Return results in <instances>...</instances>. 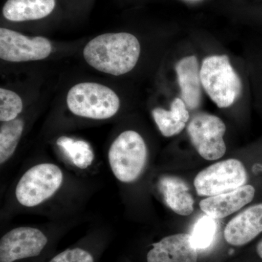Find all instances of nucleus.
Segmentation results:
<instances>
[{"label": "nucleus", "mask_w": 262, "mask_h": 262, "mask_svg": "<svg viewBox=\"0 0 262 262\" xmlns=\"http://www.w3.org/2000/svg\"><path fill=\"white\" fill-rule=\"evenodd\" d=\"M141 46L134 34L107 33L91 39L84 46V60L95 70L120 76L130 72L139 61Z\"/></svg>", "instance_id": "obj_1"}, {"label": "nucleus", "mask_w": 262, "mask_h": 262, "mask_svg": "<svg viewBox=\"0 0 262 262\" xmlns=\"http://www.w3.org/2000/svg\"><path fill=\"white\" fill-rule=\"evenodd\" d=\"M67 103L74 115L93 120L111 118L120 107V100L116 93L96 82H81L71 88Z\"/></svg>", "instance_id": "obj_2"}, {"label": "nucleus", "mask_w": 262, "mask_h": 262, "mask_svg": "<svg viewBox=\"0 0 262 262\" xmlns=\"http://www.w3.org/2000/svg\"><path fill=\"white\" fill-rule=\"evenodd\" d=\"M202 85L220 108H227L239 97L243 85L228 56H211L203 60L201 69Z\"/></svg>", "instance_id": "obj_3"}, {"label": "nucleus", "mask_w": 262, "mask_h": 262, "mask_svg": "<svg viewBox=\"0 0 262 262\" xmlns=\"http://www.w3.org/2000/svg\"><path fill=\"white\" fill-rule=\"evenodd\" d=\"M147 147L139 133L125 130L113 141L108 153V164L117 180L135 182L140 177L147 161Z\"/></svg>", "instance_id": "obj_4"}, {"label": "nucleus", "mask_w": 262, "mask_h": 262, "mask_svg": "<svg viewBox=\"0 0 262 262\" xmlns=\"http://www.w3.org/2000/svg\"><path fill=\"white\" fill-rule=\"evenodd\" d=\"M63 181V172L58 165L38 164L22 176L15 188V198L24 207L39 206L56 194Z\"/></svg>", "instance_id": "obj_5"}, {"label": "nucleus", "mask_w": 262, "mask_h": 262, "mask_svg": "<svg viewBox=\"0 0 262 262\" xmlns=\"http://www.w3.org/2000/svg\"><path fill=\"white\" fill-rule=\"evenodd\" d=\"M51 239L41 229L19 227L0 239V262H33L46 254Z\"/></svg>", "instance_id": "obj_6"}, {"label": "nucleus", "mask_w": 262, "mask_h": 262, "mask_svg": "<svg viewBox=\"0 0 262 262\" xmlns=\"http://www.w3.org/2000/svg\"><path fill=\"white\" fill-rule=\"evenodd\" d=\"M247 172L237 159H228L201 170L194 181L198 195L212 196L232 192L245 185Z\"/></svg>", "instance_id": "obj_7"}, {"label": "nucleus", "mask_w": 262, "mask_h": 262, "mask_svg": "<svg viewBox=\"0 0 262 262\" xmlns=\"http://www.w3.org/2000/svg\"><path fill=\"white\" fill-rule=\"evenodd\" d=\"M226 125L220 117L206 113L194 115L187 125L191 142L202 158L220 159L226 152Z\"/></svg>", "instance_id": "obj_8"}, {"label": "nucleus", "mask_w": 262, "mask_h": 262, "mask_svg": "<svg viewBox=\"0 0 262 262\" xmlns=\"http://www.w3.org/2000/svg\"><path fill=\"white\" fill-rule=\"evenodd\" d=\"M51 43L43 37H27L11 29H0V58L9 62L39 61L50 56Z\"/></svg>", "instance_id": "obj_9"}, {"label": "nucleus", "mask_w": 262, "mask_h": 262, "mask_svg": "<svg viewBox=\"0 0 262 262\" xmlns=\"http://www.w3.org/2000/svg\"><path fill=\"white\" fill-rule=\"evenodd\" d=\"M146 262H196L198 249L189 234L167 236L151 245Z\"/></svg>", "instance_id": "obj_10"}, {"label": "nucleus", "mask_w": 262, "mask_h": 262, "mask_svg": "<svg viewBox=\"0 0 262 262\" xmlns=\"http://www.w3.org/2000/svg\"><path fill=\"white\" fill-rule=\"evenodd\" d=\"M262 232V203L249 207L234 217L226 226L224 236L229 244H248Z\"/></svg>", "instance_id": "obj_11"}, {"label": "nucleus", "mask_w": 262, "mask_h": 262, "mask_svg": "<svg viewBox=\"0 0 262 262\" xmlns=\"http://www.w3.org/2000/svg\"><path fill=\"white\" fill-rule=\"evenodd\" d=\"M255 189L244 185L232 192L208 196L200 203L202 211L214 220H220L232 214L253 201Z\"/></svg>", "instance_id": "obj_12"}, {"label": "nucleus", "mask_w": 262, "mask_h": 262, "mask_svg": "<svg viewBox=\"0 0 262 262\" xmlns=\"http://www.w3.org/2000/svg\"><path fill=\"white\" fill-rule=\"evenodd\" d=\"M182 97L191 110L199 107L201 103V80L199 63L196 56L182 58L176 66Z\"/></svg>", "instance_id": "obj_13"}, {"label": "nucleus", "mask_w": 262, "mask_h": 262, "mask_svg": "<svg viewBox=\"0 0 262 262\" xmlns=\"http://www.w3.org/2000/svg\"><path fill=\"white\" fill-rule=\"evenodd\" d=\"M55 6L56 0H8L3 14L10 21L39 20L51 14Z\"/></svg>", "instance_id": "obj_14"}, {"label": "nucleus", "mask_w": 262, "mask_h": 262, "mask_svg": "<svg viewBox=\"0 0 262 262\" xmlns=\"http://www.w3.org/2000/svg\"><path fill=\"white\" fill-rule=\"evenodd\" d=\"M159 187L167 206L181 215L192 214L194 200L184 181L176 177H165L160 179Z\"/></svg>", "instance_id": "obj_15"}, {"label": "nucleus", "mask_w": 262, "mask_h": 262, "mask_svg": "<svg viewBox=\"0 0 262 262\" xmlns=\"http://www.w3.org/2000/svg\"><path fill=\"white\" fill-rule=\"evenodd\" d=\"M155 123L165 137H171L182 132L189 119L187 105L182 98H176L170 110L157 107L151 112Z\"/></svg>", "instance_id": "obj_16"}, {"label": "nucleus", "mask_w": 262, "mask_h": 262, "mask_svg": "<svg viewBox=\"0 0 262 262\" xmlns=\"http://www.w3.org/2000/svg\"><path fill=\"white\" fill-rule=\"evenodd\" d=\"M71 163L80 169H87L92 165L95 158L94 150L83 140H77L67 136H61L56 141Z\"/></svg>", "instance_id": "obj_17"}, {"label": "nucleus", "mask_w": 262, "mask_h": 262, "mask_svg": "<svg viewBox=\"0 0 262 262\" xmlns=\"http://www.w3.org/2000/svg\"><path fill=\"white\" fill-rule=\"evenodd\" d=\"M24 128L22 119L3 122L0 128V164L4 165L14 154Z\"/></svg>", "instance_id": "obj_18"}, {"label": "nucleus", "mask_w": 262, "mask_h": 262, "mask_svg": "<svg viewBox=\"0 0 262 262\" xmlns=\"http://www.w3.org/2000/svg\"><path fill=\"white\" fill-rule=\"evenodd\" d=\"M216 223L214 219L206 215L196 222L193 229L191 238L196 249L209 247L214 239Z\"/></svg>", "instance_id": "obj_19"}, {"label": "nucleus", "mask_w": 262, "mask_h": 262, "mask_svg": "<svg viewBox=\"0 0 262 262\" xmlns=\"http://www.w3.org/2000/svg\"><path fill=\"white\" fill-rule=\"evenodd\" d=\"M23 110V101L14 91L0 89V121L6 122L18 118Z\"/></svg>", "instance_id": "obj_20"}, {"label": "nucleus", "mask_w": 262, "mask_h": 262, "mask_svg": "<svg viewBox=\"0 0 262 262\" xmlns=\"http://www.w3.org/2000/svg\"><path fill=\"white\" fill-rule=\"evenodd\" d=\"M46 262H96V255L91 248L78 246L57 253Z\"/></svg>", "instance_id": "obj_21"}, {"label": "nucleus", "mask_w": 262, "mask_h": 262, "mask_svg": "<svg viewBox=\"0 0 262 262\" xmlns=\"http://www.w3.org/2000/svg\"><path fill=\"white\" fill-rule=\"evenodd\" d=\"M256 251H257L258 256L262 259V241L258 244L257 247H256Z\"/></svg>", "instance_id": "obj_22"}]
</instances>
